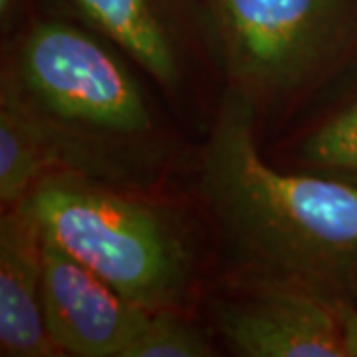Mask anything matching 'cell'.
<instances>
[{
  "instance_id": "6da1fadb",
  "label": "cell",
  "mask_w": 357,
  "mask_h": 357,
  "mask_svg": "<svg viewBox=\"0 0 357 357\" xmlns=\"http://www.w3.org/2000/svg\"><path fill=\"white\" fill-rule=\"evenodd\" d=\"M255 100L230 88L201 169L203 197L232 256L258 284L347 302L357 286V183L264 161Z\"/></svg>"
},
{
  "instance_id": "7a4b0ae2",
  "label": "cell",
  "mask_w": 357,
  "mask_h": 357,
  "mask_svg": "<svg viewBox=\"0 0 357 357\" xmlns=\"http://www.w3.org/2000/svg\"><path fill=\"white\" fill-rule=\"evenodd\" d=\"M126 58L89 26L42 20L10 52L0 100L44 133L58 171L135 183L151 171L157 126Z\"/></svg>"
},
{
  "instance_id": "3957f363",
  "label": "cell",
  "mask_w": 357,
  "mask_h": 357,
  "mask_svg": "<svg viewBox=\"0 0 357 357\" xmlns=\"http://www.w3.org/2000/svg\"><path fill=\"white\" fill-rule=\"evenodd\" d=\"M42 232L147 310H178L191 256L163 208L74 171H54L24 197Z\"/></svg>"
},
{
  "instance_id": "277c9868",
  "label": "cell",
  "mask_w": 357,
  "mask_h": 357,
  "mask_svg": "<svg viewBox=\"0 0 357 357\" xmlns=\"http://www.w3.org/2000/svg\"><path fill=\"white\" fill-rule=\"evenodd\" d=\"M211 48L250 100L310 84L344 46V0H213Z\"/></svg>"
},
{
  "instance_id": "5b68a950",
  "label": "cell",
  "mask_w": 357,
  "mask_h": 357,
  "mask_svg": "<svg viewBox=\"0 0 357 357\" xmlns=\"http://www.w3.org/2000/svg\"><path fill=\"white\" fill-rule=\"evenodd\" d=\"M149 312L44 234V319L58 354L121 357Z\"/></svg>"
},
{
  "instance_id": "8992f818",
  "label": "cell",
  "mask_w": 357,
  "mask_h": 357,
  "mask_svg": "<svg viewBox=\"0 0 357 357\" xmlns=\"http://www.w3.org/2000/svg\"><path fill=\"white\" fill-rule=\"evenodd\" d=\"M340 302L292 286L258 284L218 307V328L244 357H347Z\"/></svg>"
},
{
  "instance_id": "52a82bcc",
  "label": "cell",
  "mask_w": 357,
  "mask_h": 357,
  "mask_svg": "<svg viewBox=\"0 0 357 357\" xmlns=\"http://www.w3.org/2000/svg\"><path fill=\"white\" fill-rule=\"evenodd\" d=\"M0 356H60L44 319V232L24 199L0 222Z\"/></svg>"
},
{
  "instance_id": "ba28073f",
  "label": "cell",
  "mask_w": 357,
  "mask_h": 357,
  "mask_svg": "<svg viewBox=\"0 0 357 357\" xmlns=\"http://www.w3.org/2000/svg\"><path fill=\"white\" fill-rule=\"evenodd\" d=\"M86 26L109 40L165 89L181 86L195 44L163 0H70Z\"/></svg>"
},
{
  "instance_id": "9c48e42d",
  "label": "cell",
  "mask_w": 357,
  "mask_h": 357,
  "mask_svg": "<svg viewBox=\"0 0 357 357\" xmlns=\"http://www.w3.org/2000/svg\"><path fill=\"white\" fill-rule=\"evenodd\" d=\"M58 171L54 149L28 117L0 100V201L20 203L40 181Z\"/></svg>"
},
{
  "instance_id": "30bf717a",
  "label": "cell",
  "mask_w": 357,
  "mask_h": 357,
  "mask_svg": "<svg viewBox=\"0 0 357 357\" xmlns=\"http://www.w3.org/2000/svg\"><path fill=\"white\" fill-rule=\"evenodd\" d=\"M213 347L204 333L177 310H151L121 357H208Z\"/></svg>"
},
{
  "instance_id": "8fae6325",
  "label": "cell",
  "mask_w": 357,
  "mask_h": 357,
  "mask_svg": "<svg viewBox=\"0 0 357 357\" xmlns=\"http://www.w3.org/2000/svg\"><path fill=\"white\" fill-rule=\"evenodd\" d=\"M302 159L314 169L357 175V102L307 135Z\"/></svg>"
},
{
  "instance_id": "7c38bea8",
  "label": "cell",
  "mask_w": 357,
  "mask_h": 357,
  "mask_svg": "<svg viewBox=\"0 0 357 357\" xmlns=\"http://www.w3.org/2000/svg\"><path fill=\"white\" fill-rule=\"evenodd\" d=\"M340 319L344 330V344L347 357H357V307L349 302H340Z\"/></svg>"
}]
</instances>
